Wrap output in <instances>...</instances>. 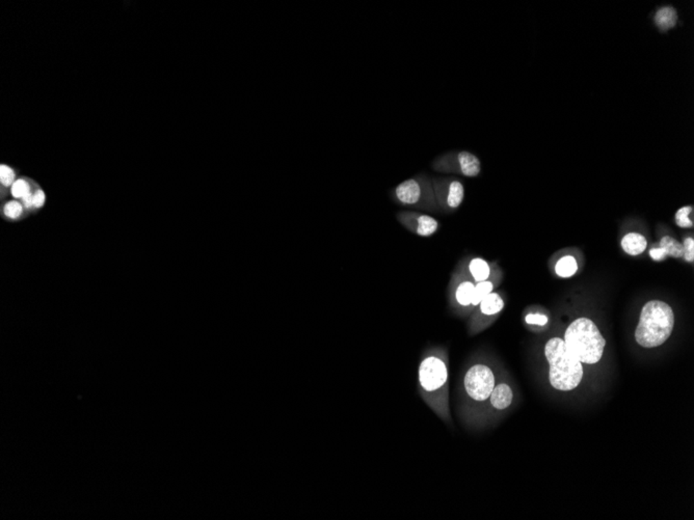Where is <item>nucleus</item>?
<instances>
[{
	"label": "nucleus",
	"mask_w": 694,
	"mask_h": 520,
	"mask_svg": "<svg viewBox=\"0 0 694 520\" xmlns=\"http://www.w3.org/2000/svg\"><path fill=\"white\" fill-rule=\"evenodd\" d=\"M564 343L581 363L587 365L598 363L606 346V341L598 326L588 318H579L571 322L565 332Z\"/></svg>",
	"instance_id": "obj_4"
},
{
	"label": "nucleus",
	"mask_w": 694,
	"mask_h": 520,
	"mask_svg": "<svg viewBox=\"0 0 694 520\" xmlns=\"http://www.w3.org/2000/svg\"><path fill=\"white\" fill-rule=\"evenodd\" d=\"M621 249L630 255H638L644 253L648 247L646 237L638 233H630L623 236L621 241Z\"/></svg>",
	"instance_id": "obj_16"
},
{
	"label": "nucleus",
	"mask_w": 694,
	"mask_h": 520,
	"mask_svg": "<svg viewBox=\"0 0 694 520\" xmlns=\"http://www.w3.org/2000/svg\"><path fill=\"white\" fill-rule=\"evenodd\" d=\"M488 401L495 411H506L513 402V388L505 382L496 384Z\"/></svg>",
	"instance_id": "obj_14"
},
{
	"label": "nucleus",
	"mask_w": 694,
	"mask_h": 520,
	"mask_svg": "<svg viewBox=\"0 0 694 520\" xmlns=\"http://www.w3.org/2000/svg\"><path fill=\"white\" fill-rule=\"evenodd\" d=\"M25 211H26V209H25L23 204L20 201H18V199H12V201H6L1 207L2 216L6 220H12V222L21 219L23 215H24Z\"/></svg>",
	"instance_id": "obj_18"
},
{
	"label": "nucleus",
	"mask_w": 694,
	"mask_h": 520,
	"mask_svg": "<svg viewBox=\"0 0 694 520\" xmlns=\"http://www.w3.org/2000/svg\"><path fill=\"white\" fill-rule=\"evenodd\" d=\"M475 283L468 278L461 269L455 268L449 283V301L454 311L467 314L472 307V297H473Z\"/></svg>",
	"instance_id": "obj_7"
},
{
	"label": "nucleus",
	"mask_w": 694,
	"mask_h": 520,
	"mask_svg": "<svg viewBox=\"0 0 694 520\" xmlns=\"http://www.w3.org/2000/svg\"><path fill=\"white\" fill-rule=\"evenodd\" d=\"M683 244L670 236H664L661 238L658 246L652 247L650 251V257L656 262L664 261L667 257L679 259V258H683Z\"/></svg>",
	"instance_id": "obj_13"
},
{
	"label": "nucleus",
	"mask_w": 694,
	"mask_h": 520,
	"mask_svg": "<svg viewBox=\"0 0 694 520\" xmlns=\"http://www.w3.org/2000/svg\"><path fill=\"white\" fill-rule=\"evenodd\" d=\"M684 247V255L683 258L685 259L686 262H689V263H693L694 261V239L692 237H688L684 240V243H682Z\"/></svg>",
	"instance_id": "obj_24"
},
{
	"label": "nucleus",
	"mask_w": 694,
	"mask_h": 520,
	"mask_svg": "<svg viewBox=\"0 0 694 520\" xmlns=\"http://www.w3.org/2000/svg\"><path fill=\"white\" fill-rule=\"evenodd\" d=\"M496 384V375L490 366L474 364L463 376V392L472 402L483 403L490 398Z\"/></svg>",
	"instance_id": "obj_6"
},
{
	"label": "nucleus",
	"mask_w": 694,
	"mask_h": 520,
	"mask_svg": "<svg viewBox=\"0 0 694 520\" xmlns=\"http://www.w3.org/2000/svg\"><path fill=\"white\" fill-rule=\"evenodd\" d=\"M675 224L679 228H693V208L691 206H685L679 208L675 213Z\"/></svg>",
	"instance_id": "obj_21"
},
{
	"label": "nucleus",
	"mask_w": 694,
	"mask_h": 520,
	"mask_svg": "<svg viewBox=\"0 0 694 520\" xmlns=\"http://www.w3.org/2000/svg\"><path fill=\"white\" fill-rule=\"evenodd\" d=\"M549 319L546 315L540 313H529L525 316V322L528 325L544 326L548 323Z\"/></svg>",
	"instance_id": "obj_23"
},
{
	"label": "nucleus",
	"mask_w": 694,
	"mask_h": 520,
	"mask_svg": "<svg viewBox=\"0 0 694 520\" xmlns=\"http://www.w3.org/2000/svg\"><path fill=\"white\" fill-rule=\"evenodd\" d=\"M504 307L505 301L500 293L492 292L482 299L470 322V334H477L488 328Z\"/></svg>",
	"instance_id": "obj_10"
},
{
	"label": "nucleus",
	"mask_w": 694,
	"mask_h": 520,
	"mask_svg": "<svg viewBox=\"0 0 694 520\" xmlns=\"http://www.w3.org/2000/svg\"><path fill=\"white\" fill-rule=\"evenodd\" d=\"M434 168L438 172H457L465 177H476L480 174L481 164L474 154L463 151L445 155L434 161Z\"/></svg>",
	"instance_id": "obj_8"
},
{
	"label": "nucleus",
	"mask_w": 694,
	"mask_h": 520,
	"mask_svg": "<svg viewBox=\"0 0 694 520\" xmlns=\"http://www.w3.org/2000/svg\"><path fill=\"white\" fill-rule=\"evenodd\" d=\"M16 180V170L10 166L2 164L1 168H0V181H1L2 188H10Z\"/></svg>",
	"instance_id": "obj_22"
},
{
	"label": "nucleus",
	"mask_w": 694,
	"mask_h": 520,
	"mask_svg": "<svg viewBox=\"0 0 694 520\" xmlns=\"http://www.w3.org/2000/svg\"><path fill=\"white\" fill-rule=\"evenodd\" d=\"M397 219L404 228L420 237L432 236L440 226L431 216L413 212H402L398 214Z\"/></svg>",
	"instance_id": "obj_11"
},
{
	"label": "nucleus",
	"mask_w": 694,
	"mask_h": 520,
	"mask_svg": "<svg viewBox=\"0 0 694 520\" xmlns=\"http://www.w3.org/2000/svg\"><path fill=\"white\" fill-rule=\"evenodd\" d=\"M45 192H44L43 189L39 188H39L37 189V191H35V201H33V211H35V210L41 209V208L45 205Z\"/></svg>",
	"instance_id": "obj_25"
},
{
	"label": "nucleus",
	"mask_w": 694,
	"mask_h": 520,
	"mask_svg": "<svg viewBox=\"0 0 694 520\" xmlns=\"http://www.w3.org/2000/svg\"><path fill=\"white\" fill-rule=\"evenodd\" d=\"M677 22V10L673 6H664L655 15V23L661 31L673 28Z\"/></svg>",
	"instance_id": "obj_17"
},
{
	"label": "nucleus",
	"mask_w": 694,
	"mask_h": 520,
	"mask_svg": "<svg viewBox=\"0 0 694 520\" xmlns=\"http://www.w3.org/2000/svg\"><path fill=\"white\" fill-rule=\"evenodd\" d=\"M675 314L670 305L660 301H648L642 307L635 340L643 348H656L664 344L673 334Z\"/></svg>",
	"instance_id": "obj_2"
},
{
	"label": "nucleus",
	"mask_w": 694,
	"mask_h": 520,
	"mask_svg": "<svg viewBox=\"0 0 694 520\" xmlns=\"http://www.w3.org/2000/svg\"><path fill=\"white\" fill-rule=\"evenodd\" d=\"M37 187L33 186V182L27 178L17 179L16 182L10 187V193L14 199L22 201L27 195L33 193Z\"/></svg>",
	"instance_id": "obj_19"
},
{
	"label": "nucleus",
	"mask_w": 694,
	"mask_h": 520,
	"mask_svg": "<svg viewBox=\"0 0 694 520\" xmlns=\"http://www.w3.org/2000/svg\"><path fill=\"white\" fill-rule=\"evenodd\" d=\"M496 264L488 263L481 258H473L469 261L461 262L457 266L468 278H471L475 284L488 280L492 272L494 271Z\"/></svg>",
	"instance_id": "obj_12"
},
{
	"label": "nucleus",
	"mask_w": 694,
	"mask_h": 520,
	"mask_svg": "<svg viewBox=\"0 0 694 520\" xmlns=\"http://www.w3.org/2000/svg\"><path fill=\"white\" fill-rule=\"evenodd\" d=\"M577 261L571 255H565V257L561 258L557 262L556 267H555L557 276L564 278H571V276H573L577 272Z\"/></svg>",
	"instance_id": "obj_20"
},
{
	"label": "nucleus",
	"mask_w": 694,
	"mask_h": 520,
	"mask_svg": "<svg viewBox=\"0 0 694 520\" xmlns=\"http://www.w3.org/2000/svg\"><path fill=\"white\" fill-rule=\"evenodd\" d=\"M392 195L393 199L402 206L421 208L429 211H436L438 208L432 182L426 177L404 181L393 190Z\"/></svg>",
	"instance_id": "obj_5"
},
{
	"label": "nucleus",
	"mask_w": 694,
	"mask_h": 520,
	"mask_svg": "<svg viewBox=\"0 0 694 520\" xmlns=\"http://www.w3.org/2000/svg\"><path fill=\"white\" fill-rule=\"evenodd\" d=\"M419 394L427 406L444 421L452 425L449 409L448 351L441 346L426 349L418 368Z\"/></svg>",
	"instance_id": "obj_1"
},
{
	"label": "nucleus",
	"mask_w": 694,
	"mask_h": 520,
	"mask_svg": "<svg viewBox=\"0 0 694 520\" xmlns=\"http://www.w3.org/2000/svg\"><path fill=\"white\" fill-rule=\"evenodd\" d=\"M544 355L550 366L551 386L561 392H569L579 386L583 378L582 363L569 350L564 341L552 338L544 345Z\"/></svg>",
	"instance_id": "obj_3"
},
{
	"label": "nucleus",
	"mask_w": 694,
	"mask_h": 520,
	"mask_svg": "<svg viewBox=\"0 0 694 520\" xmlns=\"http://www.w3.org/2000/svg\"><path fill=\"white\" fill-rule=\"evenodd\" d=\"M436 205L444 211L457 209L465 197V188L454 179L434 178L431 181Z\"/></svg>",
	"instance_id": "obj_9"
},
{
	"label": "nucleus",
	"mask_w": 694,
	"mask_h": 520,
	"mask_svg": "<svg viewBox=\"0 0 694 520\" xmlns=\"http://www.w3.org/2000/svg\"><path fill=\"white\" fill-rule=\"evenodd\" d=\"M501 280H502V274H501L500 268L496 266L488 280L475 284L473 297H472V309L477 307L481 303L482 299L494 292L495 287L500 284Z\"/></svg>",
	"instance_id": "obj_15"
}]
</instances>
